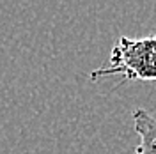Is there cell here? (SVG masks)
<instances>
[{"mask_svg":"<svg viewBox=\"0 0 156 154\" xmlns=\"http://www.w3.org/2000/svg\"><path fill=\"white\" fill-rule=\"evenodd\" d=\"M133 126L138 135V145L133 154H156V117L144 108H135Z\"/></svg>","mask_w":156,"mask_h":154,"instance_id":"obj_2","label":"cell"},{"mask_svg":"<svg viewBox=\"0 0 156 154\" xmlns=\"http://www.w3.org/2000/svg\"><path fill=\"white\" fill-rule=\"evenodd\" d=\"M114 75H121L119 85L135 80H156V36L119 37L115 46L110 51L108 66L90 71L89 78L96 82L99 78Z\"/></svg>","mask_w":156,"mask_h":154,"instance_id":"obj_1","label":"cell"}]
</instances>
